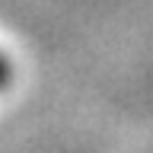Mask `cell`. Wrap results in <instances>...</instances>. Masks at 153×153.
<instances>
[{"mask_svg": "<svg viewBox=\"0 0 153 153\" xmlns=\"http://www.w3.org/2000/svg\"><path fill=\"white\" fill-rule=\"evenodd\" d=\"M7 83H10V64L3 61V57H0V89H3Z\"/></svg>", "mask_w": 153, "mask_h": 153, "instance_id": "1", "label": "cell"}]
</instances>
